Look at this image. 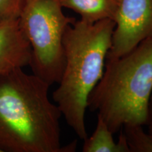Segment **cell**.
I'll return each instance as SVG.
<instances>
[{
  "label": "cell",
  "mask_w": 152,
  "mask_h": 152,
  "mask_svg": "<svg viewBox=\"0 0 152 152\" xmlns=\"http://www.w3.org/2000/svg\"><path fill=\"white\" fill-rule=\"evenodd\" d=\"M50 85L22 68L0 74V151L62 152V114Z\"/></svg>",
  "instance_id": "obj_1"
},
{
  "label": "cell",
  "mask_w": 152,
  "mask_h": 152,
  "mask_svg": "<svg viewBox=\"0 0 152 152\" xmlns=\"http://www.w3.org/2000/svg\"><path fill=\"white\" fill-rule=\"evenodd\" d=\"M115 26L111 19L94 23L80 19L68 26L63 37L65 64L53 100L80 140L88 137L87 101L104 74Z\"/></svg>",
  "instance_id": "obj_2"
},
{
  "label": "cell",
  "mask_w": 152,
  "mask_h": 152,
  "mask_svg": "<svg viewBox=\"0 0 152 152\" xmlns=\"http://www.w3.org/2000/svg\"><path fill=\"white\" fill-rule=\"evenodd\" d=\"M152 94V37L122 56L106 58L103 75L87 108L115 134L127 124L147 125Z\"/></svg>",
  "instance_id": "obj_3"
},
{
  "label": "cell",
  "mask_w": 152,
  "mask_h": 152,
  "mask_svg": "<svg viewBox=\"0 0 152 152\" xmlns=\"http://www.w3.org/2000/svg\"><path fill=\"white\" fill-rule=\"evenodd\" d=\"M62 9L60 0H26L18 17L31 47L33 73L50 86L61 77L65 64L63 37L76 20L66 16Z\"/></svg>",
  "instance_id": "obj_4"
},
{
  "label": "cell",
  "mask_w": 152,
  "mask_h": 152,
  "mask_svg": "<svg viewBox=\"0 0 152 152\" xmlns=\"http://www.w3.org/2000/svg\"><path fill=\"white\" fill-rule=\"evenodd\" d=\"M106 58L122 56L152 37V0H120Z\"/></svg>",
  "instance_id": "obj_5"
},
{
  "label": "cell",
  "mask_w": 152,
  "mask_h": 152,
  "mask_svg": "<svg viewBox=\"0 0 152 152\" xmlns=\"http://www.w3.org/2000/svg\"><path fill=\"white\" fill-rule=\"evenodd\" d=\"M31 47L18 18L0 23V74L29 66Z\"/></svg>",
  "instance_id": "obj_6"
},
{
  "label": "cell",
  "mask_w": 152,
  "mask_h": 152,
  "mask_svg": "<svg viewBox=\"0 0 152 152\" xmlns=\"http://www.w3.org/2000/svg\"><path fill=\"white\" fill-rule=\"evenodd\" d=\"M120 0H60L63 8L71 9L85 21L94 23L104 19L114 21Z\"/></svg>",
  "instance_id": "obj_7"
},
{
  "label": "cell",
  "mask_w": 152,
  "mask_h": 152,
  "mask_svg": "<svg viewBox=\"0 0 152 152\" xmlns=\"http://www.w3.org/2000/svg\"><path fill=\"white\" fill-rule=\"evenodd\" d=\"M113 133L102 117L97 115L96 128L90 137L84 140L83 152H130L123 130L117 142L114 141Z\"/></svg>",
  "instance_id": "obj_8"
},
{
  "label": "cell",
  "mask_w": 152,
  "mask_h": 152,
  "mask_svg": "<svg viewBox=\"0 0 152 152\" xmlns=\"http://www.w3.org/2000/svg\"><path fill=\"white\" fill-rule=\"evenodd\" d=\"M122 128L130 152H152V138L143 125L127 124Z\"/></svg>",
  "instance_id": "obj_9"
},
{
  "label": "cell",
  "mask_w": 152,
  "mask_h": 152,
  "mask_svg": "<svg viewBox=\"0 0 152 152\" xmlns=\"http://www.w3.org/2000/svg\"><path fill=\"white\" fill-rule=\"evenodd\" d=\"M26 0H0V23L18 19Z\"/></svg>",
  "instance_id": "obj_10"
},
{
  "label": "cell",
  "mask_w": 152,
  "mask_h": 152,
  "mask_svg": "<svg viewBox=\"0 0 152 152\" xmlns=\"http://www.w3.org/2000/svg\"><path fill=\"white\" fill-rule=\"evenodd\" d=\"M151 121H152V94L151 98H150L149 106V123L151 122Z\"/></svg>",
  "instance_id": "obj_11"
},
{
  "label": "cell",
  "mask_w": 152,
  "mask_h": 152,
  "mask_svg": "<svg viewBox=\"0 0 152 152\" xmlns=\"http://www.w3.org/2000/svg\"><path fill=\"white\" fill-rule=\"evenodd\" d=\"M147 125H148V133H149L150 136H151L152 138V121L148 123Z\"/></svg>",
  "instance_id": "obj_12"
},
{
  "label": "cell",
  "mask_w": 152,
  "mask_h": 152,
  "mask_svg": "<svg viewBox=\"0 0 152 152\" xmlns=\"http://www.w3.org/2000/svg\"><path fill=\"white\" fill-rule=\"evenodd\" d=\"M0 152H1V151H0Z\"/></svg>",
  "instance_id": "obj_13"
}]
</instances>
